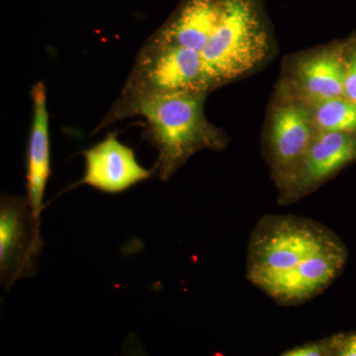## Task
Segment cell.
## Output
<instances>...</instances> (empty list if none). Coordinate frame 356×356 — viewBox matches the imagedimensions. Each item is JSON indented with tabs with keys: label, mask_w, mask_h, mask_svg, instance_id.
Returning a JSON list of instances; mask_svg holds the SVG:
<instances>
[{
	"label": "cell",
	"mask_w": 356,
	"mask_h": 356,
	"mask_svg": "<svg viewBox=\"0 0 356 356\" xmlns=\"http://www.w3.org/2000/svg\"><path fill=\"white\" fill-rule=\"evenodd\" d=\"M356 159V135L317 132L299 165L276 187L277 203L292 205L317 191L344 166Z\"/></svg>",
	"instance_id": "cell-6"
},
{
	"label": "cell",
	"mask_w": 356,
	"mask_h": 356,
	"mask_svg": "<svg viewBox=\"0 0 356 356\" xmlns=\"http://www.w3.org/2000/svg\"><path fill=\"white\" fill-rule=\"evenodd\" d=\"M39 222L27 196L3 194L0 200V277L9 289L37 271L44 248Z\"/></svg>",
	"instance_id": "cell-5"
},
{
	"label": "cell",
	"mask_w": 356,
	"mask_h": 356,
	"mask_svg": "<svg viewBox=\"0 0 356 356\" xmlns=\"http://www.w3.org/2000/svg\"><path fill=\"white\" fill-rule=\"evenodd\" d=\"M346 259L348 250L337 238L262 291L278 305H302L322 294L336 280Z\"/></svg>",
	"instance_id": "cell-8"
},
{
	"label": "cell",
	"mask_w": 356,
	"mask_h": 356,
	"mask_svg": "<svg viewBox=\"0 0 356 356\" xmlns=\"http://www.w3.org/2000/svg\"><path fill=\"white\" fill-rule=\"evenodd\" d=\"M316 133L312 107L305 102L286 100L273 110L264 134V147L276 187L299 165Z\"/></svg>",
	"instance_id": "cell-7"
},
{
	"label": "cell",
	"mask_w": 356,
	"mask_h": 356,
	"mask_svg": "<svg viewBox=\"0 0 356 356\" xmlns=\"http://www.w3.org/2000/svg\"><path fill=\"white\" fill-rule=\"evenodd\" d=\"M296 83L311 106L325 100L344 97L346 63L336 51L321 50L297 65Z\"/></svg>",
	"instance_id": "cell-12"
},
{
	"label": "cell",
	"mask_w": 356,
	"mask_h": 356,
	"mask_svg": "<svg viewBox=\"0 0 356 356\" xmlns=\"http://www.w3.org/2000/svg\"><path fill=\"white\" fill-rule=\"evenodd\" d=\"M33 117L26 159V189L33 213L40 221L47 184L51 175L50 126L46 86L40 81L31 89Z\"/></svg>",
	"instance_id": "cell-10"
},
{
	"label": "cell",
	"mask_w": 356,
	"mask_h": 356,
	"mask_svg": "<svg viewBox=\"0 0 356 356\" xmlns=\"http://www.w3.org/2000/svg\"><path fill=\"white\" fill-rule=\"evenodd\" d=\"M222 3L224 0H184L153 36L201 53L219 21Z\"/></svg>",
	"instance_id": "cell-11"
},
{
	"label": "cell",
	"mask_w": 356,
	"mask_h": 356,
	"mask_svg": "<svg viewBox=\"0 0 356 356\" xmlns=\"http://www.w3.org/2000/svg\"><path fill=\"white\" fill-rule=\"evenodd\" d=\"M346 63V79H344V97L356 103V46L351 50Z\"/></svg>",
	"instance_id": "cell-15"
},
{
	"label": "cell",
	"mask_w": 356,
	"mask_h": 356,
	"mask_svg": "<svg viewBox=\"0 0 356 356\" xmlns=\"http://www.w3.org/2000/svg\"><path fill=\"white\" fill-rule=\"evenodd\" d=\"M334 356H356V332L331 336Z\"/></svg>",
	"instance_id": "cell-16"
},
{
	"label": "cell",
	"mask_w": 356,
	"mask_h": 356,
	"mask_svg": "<svg viewBox=\"0 0 356 356\" xmlns=\"http://www.w3.org/2000/svg\"><path fill=\"white\" fill-rule=\"evenodd\" d=\"M83 156L86 172L74 186L88 185L103 193L118 194L153 175L140 165L134 149L121 143L115 133L84 151Z\"/></svg>",
	"instance_id": "cell-9"
},
{
	"label": "cell",
	"mask_w": 356,
	"mask_h": 356,
	"mask_svg": "<svg viewBox=\"0 0 356 356\" xmlns=\"http://www.w3.org/2000/svg\"><path fill=\"white\" fill-rule=\"evenodd\" d=\"M207 92L158 93L130 102L117 100L95 132L122 119L142 116L146 120L145 137L159 152L154 172L168 180L201 149L222 151L228 144L226 135L204 114Z\"/></svg>",
	"instance_id": "cell-1"
},
{
	"label": "cell",
	"mask_w": 356,
	"mask_h": 356,
	"mask_svg": "<svg viewBox=\"0 0 356 356\" xmlns=\"http://www.w3.org/2000/svg\"><path fill=\"white\" fill-rule=\"evenodd\" d=\"M267 51L268 38L254 0H224L216 27L200 53L208 88L252 72Z\"/></svg>",
	"instance_id": "cell-3"
},
{
	"label": "cell",
	"mask_w": 356,
	"mask_h": 356,
	"mask_svg": "<svg viewBox=\"0 0 356 356\" xmlns=\"http://www.w3.org/2000/svg\"><path fill=\"white\" fill-rule=\"evenodd\" d=\"M337 238L310 218L266 215L255 225L248 242V280L262 291Z\"/></svg>",
	"instance_id": "cell-2"
},
{
	"label": "cell",
	"mask_w": 356,
	"mask_h": 356,
	"mask_svg": "<svg viewBox=\"0 0 356 356\" xmlns=\"http://www.w3.org/2000/svg\"><path fill=\"white\" fill-rule=\"evenodd\" d=\"M311 107L317 132H343L356 135V103L341 97L325 100Z\"/></svg>",
	"instance_id": "cell-13"
},
{
	"label": "cell",
	"mask_w": 356,
	"mask_h": 356,
	"mask_svg": "<svg viewBox=\"0 0 356 356\" xmlns=\"http://www.w3.org/2000/svg\"><path fill=\"white\" fill-rule=\"evenodd\" d=\"M208 90L199 51L152 36L140 49L118 102L158 93Z\"/></svg>",
	"instance_id": "cell-4"
},
{
	"label": "cell",
	"mask_w": 356,
	"mask_h": 356,
	"mask_svg": "<svg viewBox=\"0 0 356 356\" xmlns=\"http://www.w3.org/2000/svg\"><path fill=\"white\" fill-rule=\"evenodd\" d=\"M282 356H334L331 337L318 339L315 341H307L294 348L283 351Z\"/></svg>",
	"instance_id": "cell-14"
}]
</instances>
